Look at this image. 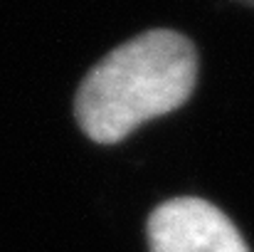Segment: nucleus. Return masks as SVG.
<instances>
[{
	"label": "nucleus",
	"instance_id": "nucleus-3",
	"mask_svg": "<svg viewBox=\"0 0 254 252\" xmlns=\"http://www.w3.org/2000/svg\"><path fill=\"white\" fill-rule=\"evenodd\" d=\"M240 2H247V5H254V0H240Z\"/></svg>",
	"mask_w": 254,
	"mask_h": 252
},
{
	"label": "nucleus",
	"instance_id": "nucleus-1",
	"mask_svg": "<svg viewBox=\"0 0 254 252\" xmlns=\"http://www.w3.org/2000/svg\"><path fill=\"white\" fill-rule=\"evenodd\" d=\"M197 84L195 45L173 30H148L91 67L74 116L96 144L124 141L143 121L183 106Z\"/></svg>",
	"mask_w": 254,
	"mask_h": 252
},
{
	"label": "nucleus",
	"instance_id": "nucleus-2",
	"mask_svg": "<svg viewBox=\"0 0 254 252\" xmlns=\"http://www.w3.org/2000/svg\"><path fill=\"white\" fill-rule=\"evenodd\" d=\"M151 252H250L235 223L202 198H173L148 218Z\"/></svg>",
	"mask_w": 254,
	"mask_h": 252
}]
</instances>
